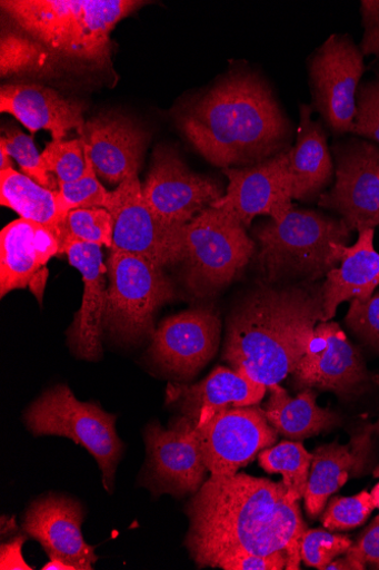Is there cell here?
Returning a JSON list of instances; mask_svg holds the SVG:
<instances>
[{
	"mask_svg": "<svg viewBox=\"0 0 379 570\" xmlns=\"http://www.w3.org/2000/svg\"><path fill=\"white\" fill-rule=\"evenodd\" d=\"M375 509L367 491L353 497H338L331 500L323 512L321 523L329 531H349L361 527Z\"/></svg>",
	"mask_w": 379,
	"mask_h": 570,
	"instance_id": "35",
	"label": "cell"
},
{
	"mask_svg": "<svg viewBox=\"0 0 379 570\" xmlns=\"http://www.w3.org/2000/svg\"><path fill=\"white\" fill-rule=\"evenodd\" d=\"M47 275H48V272L44 268L33 278V281L30 284L32 292L36 294V296L38 297V299L40 302H41Z\"/></svg>",
	"mask_w": 379,
	"mask_h": 570,
	"instance_id": "44",
	"label": "cell"
},
{
	"mask_svg": "<svg viewBox=\"0 0 379 570\" xmlns=\"http://www.w3.org/2000/svg\"><path fill=\"white\" fill-rule=\"evenodd\" d=\"M269 399L263 411L266 419L280 434L291 440H303L341 424L339 414L317 404L312 389H305L297 397L278 385L268 387Z\"/></svg>",
	"mask_w": 379,
	"mask_h": 570,
	"instance_id": "27",
	"label": "cell"
},
{
	"mask_svg": "<svg viewBox=\"0 0 379 570\" xmlns=\"http://www.w3.org/2000/svg\"><path fill=\"white\" fill-rule=\"evenodd\" d=\"M361 18L365 29L359 47L361 55L379 58V0H363Z\"/></svg>",
	"mask_w": 379,
	"mask_h": 570,
	"instance_id": "40",
	"label": "cell"
},
{
	"mask_svg": "<svg viewBox=\"0 0 379 570\" xmlns=\"http://www.w3.org/2000/svg\"><path fill=\"white\" fill-rule=\"evenodd\" d=\"M77 268L83 281L82 305L69 332V343L81 358L97 360L101 355V334L107 299V267L102 262L101 246L72 242L60 250Z\"/></svg>",
	"mask_w": 379,
	"mask_h": 570,
	"instance_id": "21",
	"label": "cell"
},
{
	"mask_svg": "<svg viewBox=\"0 0 379 570\" xmlns=\"http://www.w3.org/2000/svg\"><path fill=\"white\" fill-rule=\"evenodd\" d=\"M352 134L379 142V81L365 82L357 91Z\"/></svg>",
	"mask_w": 379,
	"mask_h": 570,
	"instance_id": "38",
	"label": "cell"
},
{
	"mask_svg": "<svg viewBox=\"0 0 379 570\" xmlns=\"http://www.w3.org/2000/svg\"><path fill=\"white\" fill-rule=\"evenodd\" d=\"M373 431L379 434V420H378L377 424L373 426Z\"/></svg>",
	"mask_w": 379,
	"mask_h": 570,
	"instance_id": "48",
	"label": "cell"
},
{
	"mask_svg": "<svg viewBox=\"0 0 379 570\" xmlns=\"http://www.w3.org/2000/svg\"><path fill=\"white\" fill-rule=\"evenodd\" d=\"M142 196L151 212L170 226H186L223 197L218 181L192 173L171 147L153 153Z\"/></svg>",
	"mask_w": 379,
	"mask_h": 570,
	"instance_id": "12",
	"label": "cell"
},
{
	"mask_svg": "<svg viewBox=\"0 0 379 570\" xmlns=\"http://www.w3.org/2000/svg\"><path fill=\"white\" fill-rule=\"evenodd\" d=\"M0 144L6 146L12 159L20 166L23 175L50 190H58L59 181L48 174L42 165L33 139L20 129L13 128L7 131Z\"/></svg>",
	"mask_w": 379,
	"mask_h": 570,
	"instance_id": "34",
	"label": "cell"
},
{
	"mask_svg": "<svg viewBox=\"0 0 379 570\" xmlns=\"http://www.w3.org/2000/svg\"><path fill=\"white\" fill-rule=\"evenodd\" d=\"M150 479L161 493H196L207 471L196 424L183 416L168 430L157 423L146 430Z\"/></svg>",
	"mask_w": 379,
	"mask_h": 570,
	"instance_id": "16",
	"label": "cell"
},
{
	"mask_svg": "<svg viewBox=\"0 0 379 570\" xmlns=\"http://www.w3.org/2000/svg\"><path fill=\"white\" fill-rule=\"evenodd\" d=\"M363 71V56L348 36L332 35L310 60L313 108L337 135L352 131Z\"/></svg>",
	"mask_w": 379,
	"mask_h": 570,
	"instance_id": "9",
	"label": "cell"
},
{
	"mask_svg": "<svg viewBox=\"0 0 379 570\" xmlns=\"http://www.w3.org/2000/svg\"><path fill=\"white\" fill-rule=\"evenodd\" d=\"M371 499L376 509H379V483L372 489Z\"/></svg>",
	"mask_w": 379,
	"mask_h": 570,
	"instance_id": "47",
	"label": "cell"
},
{
	"mask_svg": "<svg viewBox=\"0 0 379 570\" xmlns=\"http://www.w3.org/2000/svg\"><path fill=\"white\" fill-rule=\"evenodd\" d=\"M81 138L97 176L114 185L138 176L149 136L132 120L100 115L86 124Z\"/></svg>",
	"mask_w": 379,
	"mask_h": 570,
	"instance_id": "19",
	"label": "cell"
},
{
	"mask_svg": "<svg viewBox=\"0 0 379 570\" xmlns=\"http://www.w3.org/2000/svg\"><path fill=\"white\" fill-rule=\"evenodd\" d=\"M256 244L232 215L208 207L184 227V276L188 288L205 297L230 285L246 268Z\"/></svg>",
	"mask_w": 379,
	"mask_h": 570,
	"instance_id": "7",
	"label": "cell"
},
{
	"mask_svg": "<svg viewBox=\"0 0 379 570\" xmlns=\"http://www.w3.org/2000/svg\"><path fill=\"white\" fill-rule=\"evenodd\" d=\"M41 160L46 171L56 175L59 184L73 183L86 171L84 141L82 138L52 140L41 153Z\"/></svg>",
	"mask_w": 379,
	"mask_h": 570,
	"instance_id": "33",
	"label": "cell"
},
{
	"mask_svg": "<svg viewBox=\"0 0 379 570\" xmlns=\"http://www.w3.org/2000/svg\"><path fill=\"white\" fill-rule=\"evenodd\" d=\"M86 163V171L80 179L69 184H59V200L66 219L73 210L93 209V207L106 209V205L111 198L112 191H108L98 180L87 150Z\"/></svg>",
	"mask_w": 379,
	"mask_h": 570,
	"instance_id": "32",
	"label": "cell"
},
{
	"mask_svg": "<svg viewBox=\"0 0 379 570\" xmlns=\"http://www.w3.org/2000/svg\"><path fill=\"white\" fill-rule=\"evenodd\" d=\"M221 320L210 307H197L162 321L153 332L150 352L168 372L192 379L218 352Z\"/></svg>",
	"mask_w": 379,
	"mask_h": 570,
	"instance_id": "17",
	"label": "cell"
},
{
	"mask_svg": "<svg viewBox=\"0 0 379 570\" xmlns=\"http://www.w3.org/2000/svg\"><path fill=\"white\" fill-rule=\"evenodd\" d=\"M186 546L200 568L240 553L287 551L286 569H300L306 532L299 502L283 481L236 474L210 476L188 503Z\"/></svg>",
	"mask_w": 379,
	"mask_h": 570,
	"instance_id": "1",
	"label": "cell"
},
{
	"mask_svg": "<svg viewBox=\"0 0 379 570\" xmlns=\"http://www.w3.org/2000/svg\"><path fill=\"white\" fill-rule=\"evenodd\" d=\"M373 476H375V478H379V465H378V468L375 470V472H373Z\"/></svg>",
	"mask_w": 379,
	"mask_h": 570,
	"instance_id": "49",
	"label": "cell"
},
{
	"mask_svg": "<svg viewBox=\"0 0 379 570\" xmlns=\"http://www.w3.org/2000/svg\"><path fill=\"white\" fill-rule=\"evenodd\" d=\"M0 111L12 115L33 134L49 131L52 140H63L73 129L83 136L86 130L82 104L39 83L2 86Z\"/></svg>",
	"mask_w": 379,
	"mask_h": 570,
	"instance_id": "20",
	"label": "cell"
},
{
	"mask_svg": "<svg viewBox=\"0 0 379 570\" xmlns=\"http://www.w3.org/2000/svg\"><path fill=\"white\" fill-rule=\"evenodd\" d=\"M187 140L213 166L257 165L290 148L293 127L259 75L233 71L178 114Z\"/></svg>",
	"mask_w": 379,
	"mask_h": 570,
	"instance_id": "2",
	"label": "cell"
},
{
	"mask_svg": "<svg viewBox=\"0 0 379 570\" xmlns=\"http://www.w3.org/2000/svg\"><path fill=\"white\" fill-rule=\"evenodd\" d=\"M333 151L336 184L319 196V205L339 214L351 232L375 229L379 225V148L349 139Z\"/></svg>",
	"mask_w": 379,
	"mask_h": 570,
	"instance_id": "11",
	"label": "cell"
},
{
	"mask_svg": "<svg viewBox=\"0 0 379 570\" xmlns=\"http://www.w3.org/2000/svg\"><path fill=\"white\" fill-rule=\"evenodd\" d=\"M12 21L60 59L104 68L111 32L142 6L134 0H3Z\"/></svg>",
	"mask_w": 379,
	"mask_h": 570,
	"instance_id": "4",
	"label": "cell"
},
{
	"mask_svg": "<svg viewBox=\"0 0 379 570\" xmlns=\"http://www.w3.org/2000/svg\"><path fill=\"white\" fill-rule=\"evenodd\" d=\"M352 544L348 537L329 530H306L301 539V560L309 567L325 570L338 557L346 554Z\"/></svg>",
	"mask_w": 379,
	"mask_h": 570,
	"instance_id": "36",
	"label": "cell"
},
{
	"mask_svg": "<svg viewBox=\"0 0 379 570\" xmlns=\"http://www.w3.org/2000/svg\"><path fill=\"white\" fill-rule=\"evenodd\" d=\"M27 541L26 537H18L12 542L2 546V567L6 569H21V570H32L33 568L29 566L22 557V547Z\"/></svg>",
	"mask_w": 379,
	"mask_h": 570,
	"instance_id": "42",
	"label": "cell"
},
{
	"mask_svg": "<svg viewBox=\"0 0 379 570\" xmlns=\"http://www.w3.org/2000/svg\"><path fill=\"white\" fill-rule=\"evenodd\" d=\"M114 220L102 207L71 212L60 233V250L72 242L113 247Z\"/></svg>",
	"mask_w": 379,
	"mask_h": 570,
	"instance_id": "31",
	"label": "cell"
},
{
	"mask_svg": "<svg viewBox=\"0 0 379 570\" xmlns=\"http://www.w3.org/2000/svg\"><path fill=\"white\" fill-rule=\"evenodd\" d=\"M11 159H12V157L9 154V151L6 148V146L0 144V171H4V170H8V169H13Z\"/></svg>",
	"mask_w": 379,
	"mask_h": 570,
	"instance_id": "45",
	"label": "cell"
},
{
	"mask_svg": "<svg viewBox=\"0 0 379 570\" xmlns=\"http://www.w3.org/2000/svg\"><path fill=\"white\" fill-rule=\"evenodd\" d=\"M322 314V286H260L233 309L223 357L268 390L295 373Z\"/></svg>",
	"mask_w": 379,
	"mask_h": 570,
	"instance_id": "3",
	"label": "cell"
},
{
	"mask_svg": "<svg viewBox=\"0 0 379 570\" xmlns=\"http://www.w3.org/2000/svg\"><path fill=\"white\" fill-rule=\"evenodd\" d=\"M138 176L112 191L106 210L114 220L112 250L137 254L161 268L183 262L184 227L162 223L142 196Z\"/></svg>",
	"mask_w": 379,
	"mask_h": 570,
	"instance_id": "10",
	"label": "cell"
},
{
	"mask_svg": "<svg viewBox=\"0 0 379 570\" xmlns=\"http://www.w3.org/2000/svg\"><path fill=\"white\" fill-rule=\"evenodd\" d=\"M60 58L43 43L20 30H3L0 38L2 78L34 76L51 78L58 72Z\"/></svg>",
	"mask_w": 379,
	"mask_h": 570,
	"instance_id": "29",
	"label": "cell"
},
{
	"mask_svg": "<svg viewBox=\"0 0 379 570\" xmlns=\"http://www.w3.org/2000/svg\"><path fill=\"white\" fill-rule=\"evenodd\" d=\"M107 275L103 331L124 341L148 335L157 311L176 297L172 282L148 258L121 250H112Z\"/></svg>",
	"mask_w": 379,
	"mask_h": 570,
	"instance_id": "8",
	"label": "cell"
},
{
	"mask_svg": "<svg viewBox=\"0 0 379 570\" xmlns=\"http://www.w3.org/2000/svg\"><path fill=\"white\" fill-rule=\"evenodd\" d=\"M199 442L210 476H233L278 440L263 409L256 405L230 407L197 426Z\"/></svg>",
	"mask_w": 379,
	"mask_h": 570,
	"instance_id": "13",
	"label": "cell"
},
{
	"mask_svg": "<svg viewBox=\"0 0 379 570\" xmlns=\"http://www.w3.org/2000/svg\"><path fill=\"white\" fill-rule=\"evenodd\" d=\"M223 173L229 178L227 193L211 207L229 213L245 227L258 216L281 223L293 210L288 149L249 168Z\"/></svg>",
	"mask_w": 379,
	"mask_h": 570,
	"instance_id": "15",
	"label": "cell"
},
{
	"mask_svg": "<svg viewBox=\"0 0 379 570\" xmlns=\"http://www.w3.org/2000/svg\"><path fill=\"white\" fill-rule=\"evenodd\" d=\"M43 570H76L72 566L58 560V559H51L50 562L43 566Z\"/></svg>",
	"mask_w": 379,
	"mask_h": 570,
	"instance_id": "46",
	"label": "cell"
},
{
	"mask_svg": "<svg viewBox=\"0 0 379 570\" xmlns=\"http://www.w3.org/2000/svg\"><path fill=\"white\" fill-rule=\"evenodd\" d=\"M0 203L22 219L49 228L60 240L66 217L61 210L59 190L44 188L28 176L8 169L0 171Z\"/></svg>",
	"mask_w": 379,
	"mask_h": 570,
	"instance_id": "28",
	"label": "cell"
},
{
	"mask_svg": "<svg viewBox=\"0 0 379 570\" xmlns=\"http://www.w3.org/2000/svg\"><path fill=\"white\" fill-rule=\"evenodd\" d=\"M373 426H366L348 444H325L315 450L305 495L307 513L319 515L329 499L352 478L363 474L370 459Z\"/></svg>",
	"mask_w": 379,
	"mask_h": 570,
	"instance_id": "24",
	"label": "cell"
},
{
	"mask_svg": "<svg viewBox=\"0 0 379 570\" xmlns=\"http://www.w3.org/2000/svg\"><path fill=\"white\" fill-rule=\"evenodd\" d=\"M346 554L356 559L366 568L371 566L379 569V514Z\"/></svg>",
	"mask_w": 379,
	"mask_h": 570,
	"instance_id": "41",
	"label": "cell"
},
{
	"mask_svg": "<svg viewBox=\"0 0 379 570\" xmlns=\"http://www.w3.org/2000/svg\"><path fill=\"white\" fill-rule=\"evenodd\" d=\"M288 173L293 199L310 200L322 194L335 174V165L321 124L312 108L302 104L297 141L288 149Z\"/></svg>",
	"mask_w": 379,
	"mask_h": 570,
	"instance_id": "25",
	"label": "cell"
},
{
	"mask_svg": "<svg viewBox=\"0 0 379 570\" xmlns=\"http://www.w3.org/2000/svg\"><path fill=\"white\" fill-rule=\"evenodd\" d=\"M346 325L379 354V292L369 299H351Z\"/></svg>",
	"mask_w": 379,
	"mask_h": 570,
	"instance_id": "37",
	"label": "cell"
},
{
	"mask_svg": "<svg viewBox=\"0 0 379 570\" xmlns=\"http://www.w3.org/2000/svg\"><path fill=\"white\" fill-rule=\"evenodd\" d=\"M266 392V386L245 374L219 367L198 384L170 385L168 403L179 406L183 416L198 426L220 411L259 404Z\"/></svg>",
	"mask_w": 379,
	"mask_h": 570,
	"instance_id": "22",
	"label": "cell"
},
{
	"mask_svg": "<svg viewBox=\"0 0 379 570\" xmlns=\"http://www.w3.org/2000/svg\"><path fill=\"white\" fill-rule=\"evenodd\" d=\"M352 246H345L340 267L327 275L322 285L323 314L320 323L337 315L339 305L351 299L367 301L379 286V253L373 247L375 229L358 233Z\"/></svg>",
	"mask_w": 379,
	"mask_h": 570,
	"instance_id": "26",
	"label": "cell"
},
{
	"mask_svg": "<svg viewBox=\"0 0 379 570\" xmlns=\"http://www.w3.org/2000/svg\"><path fill=\"white\" fill-rule=\"evenodd\" d=\"M313 454L300 442H282L259 453V464L268 474H281L293 501L305 498Z\"/></svg>",
	"mask_w": 379,
	"mask_h": 570,
	"instance_id": "30",
	"label": "cell"
},
{
	"mask_svg": "<svg viewBox=\"0 0 379 570\" xmlns=\"http://www.w3.org/2000/svg\"><path fill=\"white\" fill-rule=\"evenodd\" d=\"M24 420L36 436H63L83 446L96 459L104 489L112 490L124 448L116 429V414L77 400L67 385H58L30 405Z\"/></svg>",
	"mask_w": 379,
	"mask_h": 570,
	"instance_id": "6",
	"label": "cell"
},
{
	"mask_svg": "<svg viewBox=\"0 0 379 570\" xmlns=\"http://www.w3.org/2000/svg\"><path fill=\"white\" fill-rule=\"evenodd\" d=\"M60 254L56 233L39 224L18 219L0 233V294L30 286L52 256Z\"/></svg>",
	"mask_w": 379,
	"mask_h": 570,
	"instance_id": "23",
	"label": "cell"
},
{
	"mask_svg": "<svg viewBox=\"0 0 379 570\" xmlns=\"http://www.w3.org/2000/svg\"><path fill=\"white\" fill-rule=\"evenodd\" d=\"M256 237L258 263L270 283L313 282L340 265L351 230L342 219L293 207L283 222L258 228Z\"/></svg>",
	"mask_w": 379,
	"mask_h": 570,
	"instance_id": "5",
	"label": "cell"
},
{
	"mask_svg": "<svg viewBox=\"0 0 379 570\" xmlns=\"http://www.w3.org/2000/svg\"><path fill=\"white\" fill-rule=\"evenodd\" d=\"M287 551L272 554L240 553L223 559L218 568L225 570H282L287 567Z\"/></svg>",
	"mask_w": 379,
	"mask_h": 570,
	"instance_id": "39",
	"label": "cell"
},
{
	"mask_svg": "<svg viewBox=\"0 0 379 570\" xmlns=\"http://www.w3.org/2000/svg\"><path fill=\"white\" fill-rule=\"evenodd\" d=\"M292 376L299 390L331 391L341 397L360 395L372 382L359 348L331 322L316 326Z\"/></svg>",
	"mask_w": 379,
	"mask_h": 570,
	"instance_id": "14",
	"label": "cell"
},
{
	"mask_svg": "<svg viewBox=\"0 0 379 570\" xmlns=\"http://www.w3.org/2000/svg\"><path fill=\"white\" fill-rule=\"evenodd\" d=\"M366 567L348 554L332 561L325 570H363Z\"/></svg>",
	"mask_w": 379,
	"mask_h": 570,
	"instance_id": "43",
	"label": "cell"
},
{
	"mask_svg": "<svg viewBox=\"0 0 379 570\" xmlns=\"http://www.w3.org/2000/svg\"><path fill=\"white\" fill-rule=\"evenodd\" d=\"M82 505L68 497L48 495L34 501L26 512L24 532L37 540L50 559L61 560L76 570H92L94 548L84 542Z\"/></svg>",
	"mask_w": 379,
	"mask_h": 570,
	"instance_id": "18",
	"label": "cell"
}]
</instances>
